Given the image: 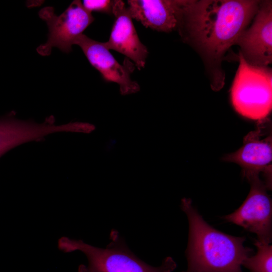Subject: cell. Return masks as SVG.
Masks as SVG:
<instances>
[{
	"label": "cell",
	"mask_w": 272,
	"mask_h": 272,
	"mask_svg": "<svg viewBox=\"0 0 272 272\" xmlns=\"http://www.w3.org/2000/svg\"><path fill=\"white\" fill-rule=\"evenodd\" d=\"M239 65L231 89L235 110L247 118H267L272 109V71L247 63L239 53Z\"/></svg>",
	"instance_id": "4"
},
{
	"label": "cell",
	"mask_w": 272,
	"mask_h": 272,
	"mask_svg": "<svg viewBox=\"0 0 272 272\" xmlns=\"http://www.w3.org/2000/svg\"><path fill=\"white\" fill-rule=\"evenodd\" d=\"M257 252L246 258L242 265L249 272H272V246L270 244L255 240Z\"/></svg>",
	"instance_id": "13"
},
{
	"label": "cell",
	"mask_w": 272,
	"mask_h": 272,
	"mask_svg": "<svg viewBox=\"0 0 272 272\" xmlns=\"http://www.w3.org/2000/svg\"><path fill=\"white\" fill-rule=\"evenodd\" d=\"M114 1L110 0H84L82 4L86 10L92 13V12H98L112 14V8Z\"/></svg>",
	"instance_id": "14"
},
{
	"label": "cell",
	"mask_w": 272,
	"mask_h": 272,
	"mask_svg": "<svg viewBox=\"0 0 272 272\" xmlns=\"http://www.w3.org/2000/svg\"><path fill=\"white\" fill-rule=\"evenodd\" d=\"M235 45L249 64L268 66L272 62V1H260L250 27L240 35Z\"/></svg>",
	"instance_id": "9"
},
{
	"label": "cell",
	"mask_w": 272,
	"mask_h": 272,
	"mask_svg": "<svg viewBox=\"0 0 272 272\" xmlns=\"http://www.w3.org/2000/svg\"><path fill=\"white\" fill-rule=\"evenodd\" d=\"M109 237L110 242L104 248L66 237L58 240V247L64 252L84 253L88 264L79 265L78 272H172L177 267L171 257L164 259L159 266L150 265L129 249L117 231L112 230Z\"/></svg>",
	"instance_id": "3"
},
{
	"label": "cell",
	"mask_w": 272,
	"mask_h": 272,
	"mask_svg": "<svg viewBox=\"0 0 272 272\" xmlns=\"http://www.w3.org/2000/svg\"><path fill=\"white\" fill-rule=\"evenodd\" d=\"M112 15L115 19L107 42H103L108 50H113L131 60L139 70L144 68L149 52L140 41L132 21L128 7L121 0H114Z\"/></svg>",
	"instance_id": "10"
},
{
	"label": "cell",
	"mask_w": 272,
	"mask_h": 272,
	"mask_svg": "<svg viewBox=\"0 0 272 272\" xmlns=\"http://www.w3.org/2000/svg\"><path fill=\"white\" fill-rule=\"evenodd\" d=\"M256 129L244 138L243 146L236 151L223 157V160L239 165L246 179L263 173L264 179L271 178L272 136L267 132L270 124L267 118L258 120Z\"/></svg>",
	"instance_id": "7"
},
{
	"label": "cell",
	"mask_w": 272,
	"mask_h": 272,
	"mask_svg": "<svg viewBox=\"0 0 272 272\" xmlns=\"http://www.w3.org/2000/svg\"><path fill=\"white\" fill-rule=\"evenodd\" d=\"M127 4L131 18L145 27L166 33L177 31L183 0H128Z\"/></svg>",
	"instance_id": "11"
},
{
	"label": "cell",
	"mask_w": 272,
	"mask_h": 272,
	"mask_svg": "<svg viewBox=\"0 0 272 272\" xmlns=\"http://www.w3.org/2000/svg\"><path fill=\"white\" fill-rule=\"evenodd\" d=\"M260 1L184 0L177 31L201 56L215 91L224 86L222 61L253 19Z\"/></svg>",
	"instance_id": "1"
},
{
	"label": "cell",
	"mask_w": 272,
	"mask_h": 272,
	"mask_svg": "<svg viewBox=\"0 0 272 272\" xmlns=\"http://www.w3.org/2000/svg\"><path fill=\"white\" fill-rule=\"evenodd\" d=\"M90 63L101 74L107 82L117 83L121 95L137 93L140 86L131 80V74L135 65L127 58L120 64L104 45L103 42L94 40L84 34L76 40Z\"/></svg>",
	"instance_id": "8"
},
{
	"label": "cell",
	"mask_w": 272,
	"mask_h": 272,
	"mask_svg": "<svg viewBox=\"0 0 272 272\" xmlns=\"http://www.w3.org/2000/svg\"><path fill=\"white\" fill-rule=\"evenodd\" d=\"M247 179L250 188L245 200L234 212L222 218L255 234L257 240L270 244L272 239V201L266 191L268 189L258 175Z\"/></svg>",
	"instance_id": "6"
},
{
	"label": "cell",
	"mask_w": 272,
	"mask_h": 272,
	"mask_svg": "<svg viewBox=\"0 0 272 272\" xmlns=\"http://www.w3.org/2000/svg\"><path fill=\"white\" fill-rule=\"evenodd\" d=\"M181 208L189 224L187 267L182 272H243L242 262L253 253L244 246L245 237L226 234L210 225L189 198L182 199Z\"/></svg>",
	"instance_id": "2"
},
{
	"label": "cell",
	"mask_w": 272,
	"mask_h": 272,
	"mask_svg": "<svg viewBox=\"0 0 272 272\" xmlns=\"http://www.w3.org/2000/svg\"><path fill=\"white\" fill-rule=\"evenodd\" d=\"M38 14L48 28L47 41L37 48V52L42 56L50 54L53 47L69 53L77 38L94 20L92 13L78 0L73 1L58 16L51 7L42 8Z\"/></svg>",
	"instance_id": "5"
},
{
	"label": "cell",
	"mask_w": 272,
	"mask_h": 272,
	"mask_svg": "<svg viewBox=\"0 0 272 272\" xmlns=\"http://www.w3.org/2000/svg\"><path fill=\"white\" fill-rule=\"evenodd\" d=\"M51 119L42 123L18 119L8 115L0 118V157L8 151L22 144L42 139L50 133L61 132V125Z\"/></svg>",
	"instance_id": "12"
}]
</instances>
